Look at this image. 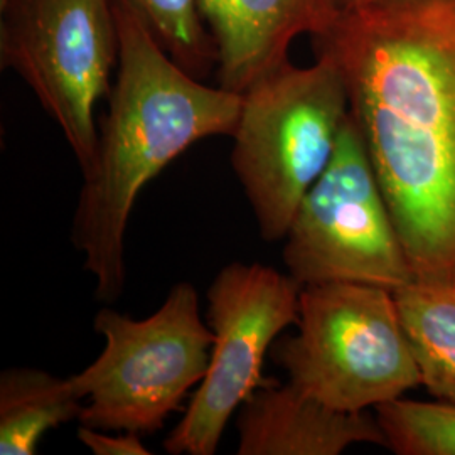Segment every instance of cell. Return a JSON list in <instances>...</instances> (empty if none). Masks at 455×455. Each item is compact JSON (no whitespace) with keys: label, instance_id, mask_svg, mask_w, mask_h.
Segmentation results:
<instances>
[{"label":"cell","instance_id":"2e32d148","mask_svg":"<svg viewBox=\"0 0 455 455\" xmlns=\"http://www.w3.org/2000/svg\"><path fill=\"white\" fill-rule=\"evenodd\" d=\"M341 2L342 11H351V9H359L364 5L374 4L378 0H339Z\"/></svg>","mask_w":455,"mask_h":455},{"label":"cell","instance_id":"4fadbf2b","mask_svg":"<svg viewBox=\"0 0 455 455\" xmlns=\"http://www.w3.org/2000/svg\"><path fill=\"white\" fill-rule=\"evenodd\" d=\"M146 20L167 54L193 75L204 80L218 68V49L201 16L199 0H129Z\"/></svg>","mask_w":455,"mask_h":455},{"label":"cell","instance_id":"8fae6325","mask_svg":"<svg viewBox=\"0 0 455 455\" xmlns=\"http://www.w3.org/2000/svg\"><path fill=\"white\" fill-rule=\"evenodd\" d=\"M83 398L71 378L37 368H9L0 376V454L34 455L49 430L80 420Z\"/></svg>","mask_w":455,"mask_h":455},{"label":"cell","instance_id":"5b68a950","mask_svg":"<svg viewBox=\"0 0 455 455\" xmlns=\"http://www.w3.org/2000/svg\"><path fill=\"white\" fill-rule=\"evenodd\" d=\"M93 327L105 347L69 376L80 398L88 400L80 423L139 435L161 430L210 366L214 338L201 317L195 285L176 283L163 306L142 321L98 310Z\"/></svg>","mask_w":455,"mask_h":455},{"label":"cell","instance_id":"7a4b0ae2","mask_svg":"<svg viewBox=\"0 0 455 455\" xmlns=\"http://www.w3.org/2000/svg\"><path fill=\"white\" fill-rule=\"evenodd\" d=\"M114 14L116 78L71 225V243L103 302L124 292L125 233L142 189L196 142L231 137L243 105V95L182 69L129 0H114Z\"/></svg>","mask_w":455,"mask_h":455},{"label":"cell","instance_id":"7c38bea8","mask_svg":"<svg viewBox=\"0 0 455 455\" xmlns=\"http://www.w3.org/2000/svg\"><path fill=\"white\" fill-rule=\"evenodd\" d=\"M393 295L423 387L455 405V283L413 280Z\"/></svg>","mask_w":455,"mask_h":455},{"label":"cell","instance_id":"ba28073f","mask_svg":"<svg viewBox=\"0 0 455 455\" xmlns=\"http://www.w3.org/2000/svg\"><path fill=\"white\" fill-rule=\"evenodd\" d=\"M302 285L261 263L233 261L208 287L212 358L182 420L164 440L172 455H212L229 419L263 387V359L299 321Z\"/></svg>","mask_w":455,"mask_h":455},{"label":"cell","instance_id":"277c9868","mask_svg":"<svg viewBox=\"0 0 455 455\" xmlns=\"http://www.w3.org/2000/svg\"><path fill=\"white\" fill-rule=\"evenodd\" d=\"M289 383L339 411H366L422 385L395 295L332 282L302 287L297 334L274 344Z\"/></svg>","mask_w":455,"mask_h":455},{"label":"cell","instance_id":"30bf717a","mask_svg":"<svg viewBox=\"0 0 455 455\" xmlns=\"http://www.w3.org/2000/svg\"><path fill=\"white\" fill-rule=\"evenodd\" d=\"M238 455H339L355 443L385 447L376 417L339 411L291 383H265L240 408Z\"/></svg>","mask_w":455,"mask_h":455},{"label":"cell","instance_id":"9c48e42d","mask_svg":"<svg viewBox=\"0 0 455 455\" xmlns=\"http://www.w3.org/2000/svg\"><path fill=\"white\" fill-rule=\"evenodd\" d=\"M199 9L218 49V84L240 95L291 61L297 37H323L344 12L339 0H199Z\"/></svg>","mask_w":455,"mask_h":455},{"label":"cell","instance_id":"8992f818","mask_svg":"<svg viewBox=\"0 0 455 455\" xmlns=\"http://www.w3.org/2000/svg\"><path fill=\"white\" fill-rule=\"evenodd\" d=\"M283 240L287 274L302 287L349 282L395 292L415 280L351 112L331 161L302 199Z\"/></svg>","mask_w":455,"mask_h":455},{"label":"cell","instance_id":"9a60e30c","mask_svg":"<svg viewBox=\"0 0 455 455\" xmlns=\"http://www.w3.org/2000/svg\"><path fill=\"white\" fill-rule=\"evenodd\" d=\"M78 440L95 455H148L146 445L139 434L118 432L116 435L107 434L105 430H98L93 427L80 425Z\"/></svg>","mask_w":455,"mask_h":455},{"label":"cell","instance_id":"5bb4252c","mask_svg":"<svg viewBox=\"0 0 455 455\" xmlns=\"http://www.w3.org/2000/svg\"><path fill=\"white\" fill-rule=\"evenodd\" d=\"M385 447L396 455H455V405L405 396L374 408Z\"/></svg>","mask_w":455,"mask_h":455},{"label":"cell","instance_id":"52a82bcc","mask_svg":"<svg viewBox=\"0 0 455 455\" xmlns=\"http://www.w3.org/2000/svg\"><path fill=\"white\" fill-rule=\"evenodd\" d=\"M0 61L33 90L90 174L95 108L118 63L114 0H0Z\"/></svg>","mask_w":455,"mask_h":455},{"label":"cell","instance_id":"3957f363","mask_svg":"<svg viewBox=\"0 0 455 455\" xmlns=\"http://www.w3.org/2000/svg\"><path fill=\"white\" fill-rule=\"evenodd\" d=\"M349 112L341 71L321 52L314 65L289 61L244 92L231 135V167L263 240L285 238L331 161Z\"/></svg>","mask_w":455,"mask_h":455},{"label":"cell","instance_id":"6da1fadb","mask_svg":"<svg viewBox=\"0 0 455 455\" xmlns=\"http://www.w3.org/2000/svg\"><path fill=\"white\" fill-rule=\"evenodd\" d=\"M315 43L341 71L415 280L455 283V0H378Z\"/></svg>","mask_w":455,"mask_h":455}]
</instances>
